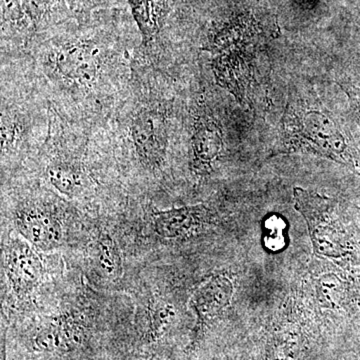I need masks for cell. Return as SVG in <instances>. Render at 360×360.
<instances>
[{
  "label": "cell",
  "mask_w": 360,
  "mask_h": 360,
  "mask_svg": "<svg viewBox=\"0 0 360 360\" xmlns=\"http://www.w3.org/2000/svg\"><path fill=\"white\" fill-rule=\"evenodd\" d=\"M257 30L251 20H238L213 35L206 51L212 54V70L220 86L243 103L255 79Z\"/></svg>",
  "instance_id": "1"
},
{
  "label": "cell",
  "mask_w": 360,
  "mask_h": 360,
  "mask_svg": "<svg viewBox=\"0 0 360 360\" xmlns=\"http://www.w3.org/2000/svg\"><path fill=\"white\" fill-rule=\"evenodd\" d=\"M284 150L307 151L360 169V153L335 120L315 110L288 111L283 127Z\"/></svg>",
  "instance_id": "2"
},
{
  "label": "cell",
  "mask_w": 360,
  "mask_h": 360,
  "mask_svg": "<svg viewBox=\"0 0 360 360\" xmlns=\"http://www.w3.org/2000/svg\"><path fill=\"white\" fill-rule=\"evenodd\" d=\"M94 330L89 321L77 314L45 317L20 336L26 354L41 360H70L86 354L94 342Z\"/></svg>",
  "instance_id": "3"
},
{
  "label": "cell",
  "mask_w": 360,
  "mask_h": 360,
  "mask_svg": "<svg viewBox=\"0 0 360 360\" xmlns=\"http://www.w3.org/2000/svg\"><path fill=\"white\" fill-rule=\"evenodd\" d=\"M108 53L92 40H70L44 53L42 66L59 84L79 92L91 91L101 82Z\"/></svg>",
  "instance_id": "4"
},
{
  "label": "cell",
  "mask_w": 360,
  "mask_h": 360,
  "mask_svg": "<svg viewBox=\"0 0 360 360\" xmlns=\"http://www.w3.org/2000/svg\"><path fill=\"white\" fill-rule=\"evenodd\" d=\"M293 198L295 210L307 221L314 252L326 257L345 255V236L335 215V201L300 187H295Z\"/></svg>",
  "instance_id": "5"
},
{
  "label": "cell",
  "mask_w": 360,
  "mask_h": 360,
  "mask_svg": "<svg viewBox=\"0 0 360 360\" xmlns=\"http://www.w3.org/2000/svg\"><path fill=\"white\" fill-rule=\"evenodd\" d=\"M129 136L135 155L143 167L151 170L162 167L167 158L168 118L165 108L144 105L130 118Z\"/></svg>",
  "instance_id": "6"
},
{
  "label": "cell",
  "mask_w": 360,
  "mask_h": 360,
  "mask_svg": "<svg viewBox=\"0 0 360 360\" xmlns=\"http://www.w3.org/2000/svg\"><path fill=\"white\" fill-rule=\"evenodd\" d=\"M14 225L37 250H56L63 240V229L56 208L42 200H25L14 212Z\"/></svg>",
  "instance_id": "7"
},
{
  "label": "cell",
  "mask_w": 360,
  "mask_h": 360,
  "mask_svg": "<svg viewBox=\"0 0 360 360\" xmlns=\"http://www.w3.org/2000/svg\"><path fill=\"white\" fill-rule=\"evenodd\" d=\"M4 270L11 290L18 297L32 295L44 281L41 258L37 250L22 239H13L7 245Z\"/></svg>",
  "instance_id": "8"
},
{
  "label": "cell",
  "mask_w": 360,
  "mask_h": 360,
  "mask_svg": "<svg viewBox=\"0 0 360 360\" xmlns=\"http://www.w3.org/2000/svg\"><path fill=\"white\" fill-rule=\"evenodd\" d=\"M234 286L229 277L217 274L201 284L191 296V309L196 315L195 345L205 335V328L231 304Z\"/></svg>",
  "instance_id": "9"
},
{
  "label": "cell",
  "mask_w": 360,
  "mask_h": 360,
  "mask_svg": "<svg viewBox=\"0 0 360 360\" xmlns=\"http://www.w3.org/2000/svg\"><path fill=\"white\" fill-rule=\"evenodd\" d=\"M210 212L205 205H187L156 210L151 217V229L162 239L186 238L210 222Z\"/></svg>",
  "instance_id": "10"
},
{
  "label": "cell",
  "mask_w": 360,
  "mask_h": 360,
  "mask_svg": "<svg viewBox=\"0 0 360 360\" xmlns=\"http://www.w3.org/2000/svg\"><path fill=\"white\" fill-rule=\"evenodd\" d=\"M224 146L221 129L212 116L202 113L196 118L193 134L191 169L196 175L212 172Z\"/></svg>",
  "instance_id": "11"
},
{
  "label": "cell",
  "mask_w": 360,
  "mask_h": 360,
  "mask_svg": "<svg viewBox=\"0 0 360 360\" xmlns=\"http://www.w3.org/2000/svg\"><path fill=\"white\" fill-rule=\"evenodd\" d=\"M45 174L52 187L66 198H77L89 186L84 167L75 160H52Z\"/></svg>",
  "instance_id": "12"
},
{
  "label": "cell",
  "mask_w": 360,
  "mask_h": 360,
  "mask_svg": "<svg viewBox=\"0 0 360 360\" xmlns=\"http://www.w3.org/2000/svg\"><path fill=\"white\" fill-rule=\"evenodd\" d=\"M176 310L165 302H156L149 307L146 319L137 330V343L141 347H155L165 340L174 326Z\"/></svg>",
  "instance_id": "13"
},
{
  "label": "cell",
  "mask_w": 360,
  "mask_h": 360,
  "mask_svg": "<svg viewBox=\"0 0 360 360\" xmlns=\"http://www.w3.org/2000/svg\"><path fill=\"white\" fill-rule=\"evenodd\" d=\"M129 2L143 44H150L160 32L167 18V0H129Z\"/></svg>",
  "instance_id": "14"
},
{
  "label": "cell",
  "mask_w": 360,
  "mask_h": 360,
  "mask_svg": "<svg viewBox=\"0 0 360 360\" xmlns=\"http://www.w3.org/2000/svg\"><path fill=\"white\" fill-rule=\"evenodd\" d=\"M96 264L101 276L106 278L116 279L122 276V252L117 243L110 234L103 233L97 238Z\"/></svg>",
  "instance_id": "15"
},
{
  "label": "cell",
  "mask_w": 360,
  "mask_h": 360,
  "mask_svg": "<svg viewBox=\"0 0 360 360\" xmlns=\"http://www.w3.org/2000/svg\"><path fill=\"white\" fill-rule=\"evenodd\" d=\"M56 0H23L25 13L39 25L51 13Z\"/></svg>",
  "instance_id": "16"
},
{
  "label": "cell",
  "mask_w": 360,
  "mask_h": 360,
  "mask_svg": "<svg viewBox=\"0 0 360 360\" xmlns=\"http://www.w3.org/2000/svg\"><path fill=\"white\" fill-rule=\"evenodd\" d=\"M2 23H18L25 15L23 0H0Z\"/></svg>",
  "instance_id": "17"
},
{
  "label": "cell",
  "mask_w": 360,
  "mask_h": 360,
  "mask_svg": "<svg viewBox=\"0 0 360 360\" xmlns=\"http://www.w3.org/2000/svg\"><path fill=\"white\" fill-rule=\"evenodd\" d=\"M340 85L341 89L345 90L348 99H349L352 110H354L360 127V87L354 84H350V82H342Z\"/></svg>",
  "instance_id": "18"
},
{
  "label": "cell",
  "mask_w": 360,
  "mask_h": 360,
  "mask_svg": "<svg viewBox=\"0 0 360 360\" xmlns=\"http://www.w3.org/2000/svg\"><path fill=\"white\" fill-rule=\"evenodd\" d=\"M120 360H124V359H120ZM127 360H129V359H127Z\"/></svg>",
  "instance_id": "19"
}]
</instances>
